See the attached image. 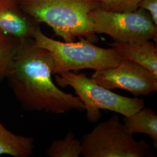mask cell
<instances>
[{
    "label": "cell",
    "mask_w": 157,
    "mask_h": 157,
    "mask_svg": "<svg viewBox=\"0 0 157 157\" xmlns=\"http://www.w3.org/2000/svg\"><path fill=\"white\" fill-rule=\"evenodd\" d=\"M53 67L48 51L36 45L33 39L23 40L4 77L26 111L62 114L85 110L78 96L65 93L54 84Z\"/></svg>",
    "instance_id": "6da1fadb"
},
{
    "label": "cell",
    "mask_w": 157,
    "mask_h": 157,
    "mask_svg": "<svg viewBox=\"0 0 157 157\" xmlns=\"http://www.w3.org/2000/svg\"><path fill=\"white\" fill-rule=\"evenodd\" d=\"M139 8L146 10L157 26V0H142Z\"/></svg>",
    "instance_id": "9a60e30c"
},
{
    "label": "cell",
    "mask_w": 157,
    "mask_h": 157,
    "mask_svg": "<svg viewBox=\"0 0 157 157\" xmlns=\"http://www.w3.org/2000/svg\"><path fill=\"white\" fill-rule=\"evenodd\" d=\"M18 5L37 23H44L65 42L84 37L95 42L91 12L100 8L95 0H17Z\"/></svg>",
    "instance_id": "7a4b0ae2"
},
{
    "label": "cell",
    "mask_w": 157,
    "mask_h": 157,
    "mask_svg": "<svg viewBox=\"0 0 157 157\" xmlns=\"http://www.w3.org/2000/svg\"><path fill=\"white\" fill-rule=\"evenodd\" d=\"M39 26L23 11L17 0H0V34L22 41L31 39Z\"/></svg>",
    "instance_id": "ba28073f"
},
{
    "label": "cell",
    "mask_w": 157,
    "mask_h": 157,
    "mask_svg": "<svg viewBox=\"0 0 157 157\" xmlns=\"http://www.w3.org/2000/svg\"><path fill=\"white\" fill-rule=\"evenodd\" d=\"M82 152V141L76 138L72 132L63 139L54 141L46 151L50 157H78Z\"/></svg>",
    "instance_id": "7c38bea8"
},
{
    "label": "cell",
    "mask_w": 157,
    "mask_h": 157,
    "mask_svg": "<svg viewBox=\"0 0 157 157\" xmlns=\"http://www.w3.org/2000/svg\"><path fill=\"white\" fill-rule=\"evenodd\" d=\"M84 157H154L150 145L136 140L117 115L97 124L82 141Z\"/></svg>",
    "instance_id": "5b68a950"
},
{
    "label": "cell",
    "mask_w": 157,
    "mask_h": 157,
    "mask_svg": "<svg viewBox=\"0 0 157 157\" xmlns=\"http://www.w3.org/2000/svg\"><path fill=\"white\" fill-rule=\"evenodd\" d=\"M95 34H105L114 41L138 43L152 40L157 43V26L146 10L112 12L97 8L91 12Z\"/></svg>",
    "instance_id": "8992f818"
},
{
    "label": "cell",
    "mask_w": 157,
    "mask_h": 157,
    "mask_svg": "<svg viewBox=\"0 0 157 157\" xmlns=\"http://www.w3.org/2000/svg\"><path fill=\"white\" fill-rule=\"evenodd\" d=\"M56 83L62 87L71 86L83 102L89 122L95 123L101 118L100 109L116 112L129 117L144 107V101L137 97L119 95L97 84L84 73L66 71L56 74Z\"/></svg>",
    "instance_id": "277c9868"
},
{
    "label": "cell",
    "mask_w": 157,
    "mask_h": 157,
    "mask_svg": "<svg viewBox=\"0 0 157 157\" xmlns=\"http://www.w3.org/2000/svg\"><path fill=\"white\" fill-rule=\"evenodd\" d=\"M108 45L117 51L124 59L140 64L157 77V43L154 41L131 43L113 41Z\"/></svg>",
    "instance_id": "9c48e42d"
},
{
    "label": "cell",
    "mask_w": 157,
    "mask_h": 157,
    "mask_svg": "<svg viewBox=\"0 0 157 157\" xmlns=\"http://www.w3.org/2000/svg\"><path fill=\"white\" fill-rule=\"evenodd\" d=\"M91 78L108 90L128 91L135 97L157 90V77L147 68L129 59H123L114 67L97 70Z\"/></svg>",
    "instance_id": "52a82bcc"
},
{
    "label": "cell",
    "mask_w": 157,
    "mask_h": 157,
    "mask_svg": "<svg viewBox=\"0 0 157 157\" xmlns=\"http://www.w3.org/2000/svg\"><path fill=\"white\" fill-rule=\"evenodd\" d=\"M34 149L32 137L15 135L0 122V155L28 157L33 154Z\"/></svg>",
    "instance_id": "30bf717a"
},
{
    "label": "cell",
    "mask_w": 157,
    "mask_h": 157,
    "mask_svg": "<svg viewBox=\"0 0 157 157\" xmlns=\"http://www.w3.org/2000/svg\"><path fill=\"white\" fill-rule=\"evenodd\" d=\"M22 40L11 36L0 34V78L15 56Z\"/></svg>",
    "instance_id": "4fadbf2b"
},
{
    "label": "cell",
    "mask_w": 157,
    "mask_h": 157,
    "mask_svg": "<svg viewBox=\"0 0 157 157\" xmlns=\"http://www.w3.org/2000/svg\"><path fill=\"white\" fill-rule=\"evenodd\" d=\"M100 8L112 12L134 11L139 8L142 0H95Z\"/></svg>",
    "instance_id": "5bb4252c"
},
{
    "label": "cell",
    "mask_w": 157,
    "mask_h": 157,
    "mask_svg": "<svg viewBox=\"0 0 157 157\" xmlns=\"http://www.w3.org/2000/svg\"><path fill=\"white\" fill-rule=\"evenodd\" d=\"M79 39L77 42L56 40L43 33L39 26L33 36L36 45L48 51L52 56V75L83 69L97 71L114 67L124 59L113 48H101L86 38Z\"/></svg>",
    "instance_id": "3957f363"
},
{
    "label": "cell",
    "mask_w": 157,
    "mask_h": 157,
    "mask_svg": "<svg viewBox=\"0 0 157 157\" xmlns=\"http://www.w3.org/2000/svg\"><path fill=\"white\" fill-rule=\"evenodd\" d=\"M124 126L128 132L148 135L157 146V115L155 112L149 108H143L129 117L124 119Z\"/></svg>",
    "instance_id": "8fae6325"
}]
</instances>
